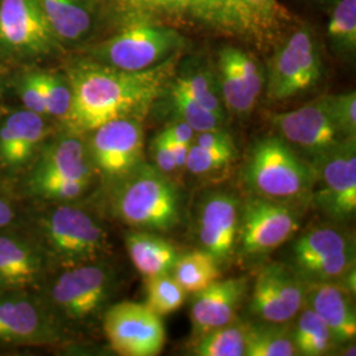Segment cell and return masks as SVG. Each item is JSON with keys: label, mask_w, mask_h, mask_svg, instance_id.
Listing matches in <instances>:
<instances>
[{"label": "cell", "mask_w": 356, "mask_h": 356, "mask_svg": "<svg viewBox=\"0 0 356 356\" xmlns=\"http://www.w3.org/2000/svg\"><path fill=\"white\" fill-rule=\"evenodd\" d=\"M181 53L143 72L120 70L91 58L69 66L72 106L64 120L69 132L85 135L119 118L141 119L159 101L175 72Z\"/></svg>", "instance_id": "6da1fadb"}, {"label": "cell", "mask_w": 356, "mask_h": 356, "mask_svg": "<svg viewBox=\"0 0 356 356\" xmlns=\"http://www.w3.org/2000/svg\"><path fill=\"white\" fill-rule=\"evenodd\" d=\"M110 207L116 219L143 231H170L181 219L175 179L144 163L111 184Z\"/></svg>", "instance_id": "7a4b0ae2"}, {"label": "cell", "mask_w": 356, "mask_h": 356, "mask_svg": "<svg viewBox=\"0 0 356 356\" xmlns=\"http://www.w3.org/2000/svg\"><path fill=\"white\" fill-rule=\"evenodd\" d=\"M28 169L26 193L54 204L81 198L97 177L82 135L69 131L45 141Z\"/></svg>", "instance_id": "3957f363"}, {"label": "cell", "mask_w": 356, "mask_h": 356, "mask_svg": "<svg viewBox=\"0 0 356 356\" xmlns=\"http://www.w3.org/2000/svg\"><path fill=\"white\" fill-rule=\"evenodd\" d=\"M38 244L51 263L74 267L104 260L110 254V235L102 223L85 209L74 204H56L38 222Z\"/></svg>", "instance_id": "277c9868"}, {"label": "cell", "mask_w": 356, "mask_h": 356, "mask_svg": "<svg viewBox=\"0 0 356 356\" xmlns=\"http://www.w3.org/2000/svg\"><path fill=\"white\" fill-rule=\"evenodd\" d=\"M244 184L256 195L275 201H293L309 197L314 173L281 136H266L250 149L242 170Z\"/></svg>", "instance_id": "5b68a950"}, {"label": "cell", "mask_w": 356, "mask_h": 356, "mask_svg": "<svg viewBox=\"0 0 356 356\" xmlns=\"http://www.w3.org/2000/svg\"><path fill=\"white\" fill-rule=\"evenodd\" d=\"M115 291V270L99 260L61 268L48 285L44 302L61 325L64 321L86 325L103 316Z\"/></svg>", "instance_id": "8992f818"}, {"label": "cell", "mask_w": 356, "mask_h": 356, "mask_svg": "<svg viewBox=\"0 0 356 356\" xmlns=\"http://www.w3.org/2000/svg\"><path fill=\"white\" fill-rule=\"evenodd\" d=\"M185 44V38L173 26L132 19L116 35L91 47L89 58L120 70L143 72L181 53Z\"/></svg>", "instance_id": "52a82bcc"}, {"label": "cell", "mask_w": 356, "mask_h": 356, "mask_svg": "<svg viewBox=\"0 0 356 356\" xmlns=\"http://www.w3.org/2000/svg\"><path fill=\"white\" fill-rule=\"evenodd\" d=\"M318 42L310 26H300L284 38L268 66L267 95L282 102L313 89L322 76Z\"/></svg>", "instance_id": "ba28073f"}, {"label": "cell", "mask_w": 356, "mask_h": 356, "mask_svg": "<svg viewBox=\"0 0 356 356\" xmlns=\"http://www.w3.org/2000/svg\"><path fill=\"white\" fill-rule=\"evenodd\" d=\"M310 165L313 202L337 222L350 220L356 213V139H344L310 157Z\"/></svg>", "instance_id": "9c48e42d"}, {"label": "cell", "mask_w": 356, "mask_h": 356, "mask_svg": "<svg viewBox=\"0 0 356 356\" xmlns=\"http://www.w3.org/2000/svg\"><path fill=\"white\" fill-rule=\"evenodd\" d=\"M293 270L305 282L343 279L355 269V245L342 229L306 231L292 247Z\"/></svg>", "instance_id": "30bf717a"}, {"label": "cell", "mask_w": 356, "mask_h": 356, "mask_svg": "<svg viewBox=\"0 0 356 356\" xmlns=\"http://www.w3.org/2000/svg\"><path fill=\"white\" fill-rule=\"evenodd\" d=\"M88 152L97 175L114 184L143 164L144 128L138 118H119L90 131Z\"/></svg>", "instance_id": "8fae6325"}, {"label": "cell", "mask_w": 356, "mask_h": 356, "mask_svg": "<svg viewBox=\"0 0 356 356\" xmlns=\"http://www.w3.org/2000/svg\"><path fill=\"white\" fill-rule=\"evenodd\" d=\"M103 331L110 347L122 356L160 355L165 344L161 317L139 302L108 306L103 313Z\"/></svg>", "instance_id": "7c38bea8"}, {"label": "cell", "mask_w": 356, "mask_h": 356, "mask_svg": "<svg viewBox=\"0 0 356 356\" xmlns=\"http://www.w3.org/2000/svg\"><path fill=\"white\" fill-rule=\"evenodd\" d=\"M297 229V216L288 204L256 195L241 204L236 247L243 257L268 254Z\"/></svg>", "instance_id": "4fadbf2b"}, {"label": "cell", "mask_w": 356, "mask_h": 356, "mask_svg": "<svg viewBox=\"0 0 356 356\" xmlns=\"http://www.w3.org/2000/svg\"><path fill=\"white\" fill-rule=\"evenodd\" d=\"M63 338V325L44 300L26 291L0 294V342L53 344Z\"/></svg>", "instance_id": "5bb4252c"}, {"label": "cell", "mask_w": 356, "mask_h": 356, "mask_svg": "<svg viewBox=\"0 0 356 356\" xmlns=\"http://www.w3.org/2000/svg\"><path fill=\"white\" fill-rule=\"evenodd\" d=\"M58 45L38 0H0V48L22 57H40Z\"/></svg>", "instance_id": "9a60e30c"}, {"label": "cell", "mask_w": 356, "mask_h": 356, "mask_svg": "<svg viewBox=\"0 0 356 356\" xmlns=\"http://www.w3.org/2000/svg\"><path fill=\"white\" fill-rule=\"evenodd\" d=\"M305 289V281L292 268L270 263L257 273L250 312L263 323H288L304 307Z\"/></svg>", "instance_id": "2e32d148"}, {"label": "cell", "mask_w": 356, "mask_h": 356, "mask_svg": "<svg viewBox=\"0 0 356 356\" xmlns=\"http://www.w3.org/2000/svg\"><path fill=\"white\" fill-rule=\"evenodd\" d=\"M269 120L280 134L279 136L292 147L309 153L310 157L344 140L334 120L329 95L293 111L275 113Z\"/></svg>", "instance_id": "e0dca14e"}, {"label": "cell", "mask_w": 356, "mask_h": 356, "mask_svg": "<svg viewBox=\"0 0 356 356\" xmlns=\"http://www.w3.org/2000/svg\"><path fill=\"white\" fill-rule=\"evenodd\" d=\"M241 202L227 191L209 194L198 211V238L204 251L222 266L232 257L238 242Z\"/></svg>", "instance_id": "ac0fdd59"}, {"label": "cell", "mask_w": 356, "mask_h": 356, "mask_svg": "<svg viewBox=\"0 0 356 356\" xmlns=\"http://www.w3.org/2000/svg\"><path fill=\"white\" fill-rule=\"evenodd\" d=\"M47 139L45 116L26 108L10 113L0 122V165L13 173L28 169Z\"/></svg>", "instance_id": "d6986e66"}, {"label": "cell", "mask_w": 356, "mask_h": 356, "mask_svg": "<svg viewBox=\"0 0 356 356\" xmlns=\"http://www.w3.org/2000/svg\"><path fill=\"white\" fill-rule=\"evenodd\" d=\"M49 263L38 242L0 231V294L38 286Z\"/></svg>", "instance_id": "ffe728a7"}, {"label": "cell", "mask_w": 356, "mask_h": 356, "mask_svg": "<svg viewBox=\"0 0 356 356\" xmlns=\"http://www.w3.org/2000/svg\"><path fill=\"white\" fill-rule=\"evenodd\" d=\"M291 20L279 0H226L220 26L261 45L276 41Z\"/></svg>", "instance_id": "44dd1931"}, {"label": "cell", "mask_w": 356, "mask_h": 356, "mask_svg": "<svg viewBox=\"0 0 356 356\" xmlns=\"http://www.w3.org/2000/svg\"><path fill=\"white\" fill-rule=\"evenodd\" d=\"M248 288L244 277L216 280L194 293L191 319L194 334L201 337L209 331L226 326L236 318Z\"/></svg>", "instance_id": "7402d4cb"}, {"label": "cell", "mask_w": 356, "mask_h": 356, "mask_svg": "<svg viewBox=\"0 0 356 356\" xmlns=\"http://www.w3.org/2000/svg\"><path fill=\"white\" fill-rule=\"evenodd\" d=\"M305 304L329 326L337 343L355 341L356 312L351 292L339 282H305Z\"/></svg>", "instance_id": "603a6c76"}, {"label": "cell", "mask_w": 356, "mask_h": 356, "mask_svg": "<svg viewBox=\"0 0 356 356\" xmlns=\"http://www.w3.org/2000/svg\"><path fill=\"white\" fill-rule=\"evenodd\" d=\"M58 42L76 44L91 36L98 0H38Z\"/></svg>", "instance_id": "cb8c5ba5"}, {"label": "cell", "mask_w": 356, "mask_h": 356, "mask_svg": "<svg viewBox=\"0 0 356 356\" xmlns=\"http://www.w3.org/2000/svg\"><path fill=\"white\" fill-rule=\"evenodd\" d=\"M132 19L197 17L214 24L222 23L225 0H115ZM157 22V20H156Z\"/></svg>", "instance_id": "d4e9b609"}, {"label": "cell", "mask_w": 356, "mask_h": 356, "mask_svg": "<svg viewBox=\"0 0 356 356\" xmlns=\"http://www.w3.org/2000/svg\"><path fill=\"white\" fill-rule=\"evenodd\" d=\"M128 256L144 277L172 273L178 254L176 247L148 231H129L124 238Z\"/></svg>", "instance_id": "484cf974"}, {"label": "cell", "mask_w": 356, "mask_h": 356, "mask_svg": "<svg viewBox=\"0 0 356 356\" xmlns=\"http://www.w3.org/2000/svg\"><path fill=\"white\" fill-rule=\"evenodd\" d=\"M172 81L188 95H191L194 101L202 104L204 108L225 118L216 74L209 66L204 64H185L179 73H177L176 69Z\"/></svg>", "instance_id": "4316f807"}, {"label": "cell", "mask_w": 356, "mask_h": 356, "mask_svg": "<svg viewBox=\"0 0 356 356\" xmlns=\"http://www.w3.org/2000/svg\"><path fill=\"white\" fill-rule=\"evenodd\" d=\"M216 81L223 106L229 111L234 114L248 115L254 110L257 99L245 88L234 61L231 47H226L219 51Z\"/></svg>", "instance_id": "83f0119b"}, {"label": "cell", "mask_w": 356, "mask_h": 356, "mask_svg": "<svg viewBox=\"0 0 356 356\" xmlns=\"http://www.w3.org/2000/svg\"><path fill=\"white\" fill-rule=\"evenodd\" d=\"M326 38L337 54L348 58L355 56L356 0H331Z\"/></svg>", "instance_id": "f1b7e54d"}, {"label": "cell", "mask_w": 356, "mask_h": 356, "mask_svg": "<svg viewBox=\"0 0 356 356\" xmlns=\"http://www.w3.org/2000/svg\"><path fill=\"white\" fill-rule=\"evenodd\" d=\"M293 327L292 338L297 355L322 356L330 354L337 344L329 326L310 307L304 305Z\"/></svg>", "instance_id": "f546056e"}, {"label": "cell", "mask_w": 356, "mask_h": 356, "mask_svg": "<svg viewBox=\"0 0 356 356\" xmlns=\"http://www.w3.org/2000/svg\"><path fill=\"white\" fill-rule=\"evenodd\" d=\"M172 275L188 294H194L220 279V264L204 250L191 251L178 256Z\"/></svg>", "instance_id": "4dcf8cb0"}, {"label": "cell", "mask_w": 356, "mask_h": 356, "mask_svg": "<svg viewBox=\"0 0 356 356\" xmlns=\"http://www.w3.org/2000/svg\"><path fill=\"white\" fill-rule=\"evenodd\" d=\"M286 323H264L250 326L244 356H294L297 350L293 342L292 331L286 330Z\"/></svg>", "instance_id": "1f68e13d"}, {"label": "cell", "mask_w": 356, "mask_h": 356, "mask_svg": "<svg viewBox=\"0 0 356 356\" xmlns=\"http://www.w3.org/2000/svg\"><path fill=\"white\" fill-rule=\"evenodd\" d=\"M164 95H166L169 106L173 114L176 115V119L186 123L194 129L195 134L222 128L225 122L223 116H219L204 108L202 104L194 101L191 95L178 88L172 79L166 86Z\"/></svg>", "instance_id": "d6a6232c"}, {"label": "cell", "mask_w": 356, "mask_h": 356, "mask_svg": "<svg viewBox=\"0 0 356 356\" xmlns=\"http://www.w3.org/2000/svg\"><path fill=\"white\" fill-rule=\"evenodd\" d=\"M248 325L231 322L200 337L193 354L198 356H244Z\"/></svg>", "instance_id": "836d02e7"}, {"label": "cell", "mask_w": 356, "mask_h": 356, "mask_svg": "<svg viewBox=\"0 0 356 356\" xmlns=\"http://www.w3.org/2000/svg\"><path fill=\"white\" fill-rule=\"evenodd\" d=\"M145 305L160 317L177 312L188 296L172 273L145 277Z\"/></svg>", "instance_id": "e575fe53"}, {"label": "cell", "mask_w": 356, "mask_h": 356, "mask_svg": "<svg viewBox=\"0 0 356 356\" xmlns=\"http://www.w3.org/2000/svg\"><path fill=\"white\" fill-rule=\"evenodd\" d=\"M32 76L38 83L47 107V116L64 122L72 106V89L66 74L36 70Z\"/></svg>", "instance_id": "d590c367"}, {"label": "cell", "mask_w": 356, "mask_h": 356, "mask_svg": "<svg viewBox=\"0 0 356 356\" xmlns=\"http://www.w3.org/2000/svg\"><path fill=\"white\" fill-rule=\"evenodd\" d=\"M236 147L234 148H204L191 144L186 169L193 176H207L227 169L236 159Z\"/></svg>", "instance_id": "8d00e7d4"}, {"label": "cell", "mask_w": 356, "mask_h": 356, "mask_svg": "<svg viewBox=\"0 0 356 356\" xmlns=\"http://www.w3.org/2000/svg\"><path fill=\"white\" fill-rule=\"evenodd\" d=\"M331 111L337 127L344 139H356V94L348 91L329 95Z\"/></svg>", "instance_id": "74e56055"}, {"label": "cell", "mask_w": 356, "mask_h": 356, "mask_svg": "<svg viewBox=\"0 0 356 356\" xmlns=\"http://www.w3.org/2000/svg\"><path fill=\"white\" fill-rule=\"evenodd\" d=\"M231 51H232L234 61L242 76L245 88L254 98L259 99L263 88H264V76L260 70V66L254 61V58L251 54L245 53L242 49L231 47Z\"/></svg>", "instance_id": "f35d334b"}, {"label": "cell", "mask_w": 356, "mask_h": 356, "mask_svg": "<svg viewBox=\"0 0 356 356\" xmlns=\"http://www.w3.org/2000/svg\"><path fill=\"white\" fill-rule=\"evenodd\" d=\"M16 91H17L22 102L24 104V108L47 118L45 102L40 92L38 83L32 76V72L19 78V81L16 83Z\"/></svg>", "instance_id": "ab89813d"}, {"label": "cell", "mask_w": 356, "mask_h": 356, "mask_svg": "<svg viewBox=\"0 0 356 356\" xmlns=\"http://www.w3.org/2000/svg\"><path fill=\"white\" fill-rule=\"evenodd\" d=\"M153 160H154V166L166 175L168 177L175 179V177L179 175L177 168L175 164L173 156L169 149L168 141H166L164 135L160 132L152 143Z\"/></svg>", "instance_id": "60d3db41"}, {"label": "cell", "mask_w": 356, "mask_h": 356, "mask_svg": "<svg viewBox=\"0 0 356 356\" xmlns=\"http://www.w3.org/2000/svg\"><path fill=\"white\" fill-rule=\"evenodd\" d=\"M193 144H197L204 148H234L235 147L234 139L223 128L197 132Z\"/></svg>", "instance_id": "b9f144b4"}, {"label": "cell", "mask_w": 356, "mask_h": 356, "mask_svg": "<svg viewBox=\"0 0 356 356\" xmlns=\"http://www.w3.org/2000/svg\"><path fill=\"white\" fill-rule=\"evenodd\" d=\"M161 132L168 140L179 141V143H186V144H191L194 140V136H195V132L193 128L177 119L170 122L169 124H166L165 128Z\"/></svg>", "instance_id": "7bdbcfd3"}, {"label": "cell", "mask_w": 356, "mask_h": 356, "mask_svg": "<svg viewBox=\"0 0 356 356\" xmlns=\"http://www.w3.org/2000/svg\"><path fill=\"white\" fill-rule=\"evenodd\" d=\"M166 141H168L169 149H170L172 156H173V160H175V164H176V168H177L178 173H182V170L186 169V161H188V154H189L191 144L179 143V141L168 140V139H166Z\"/></svg>", "instance_id": "ee69618b"}, {"label": "cell", "mask_w": 356, "mask_h": 356, "mask_svg": "<svg viewBox=\"0 0 356 356\" xmlns=\"http://www.w3.org/2000/svg\"><path fill=\"white\" fill-rule=\"evenodd\" d=\"M15 207L13 202L0 191V231H4L11 226L15 220Z\"/></svg>", "instance_id": "f6af8a7d"}, {"label": "cell", "mask_w": 356, "mask_h": 356, "mask_svg": "<svg viewBox=\"0 0 356 356\" xmlns=\"http://www.w3.org/2000/svg\"><path fill=\"white\" fill-rule=\"evenodd\" d=\"M225 4H226V0H225ZM223 10H225V6H223ZM222 17H223V13H222ZM222 24V23H220Z\"/></svg>", "instance_id": "bcb514c9"}]
</instances>
